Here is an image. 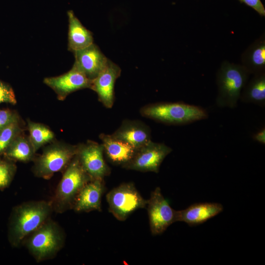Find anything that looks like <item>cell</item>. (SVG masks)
<instances>
[{
	"mask_svg": "<svg viewBox=\"0 0 265 265\" xmlns=\"http://www.w3.org/2000/svg\"><path fill=\"white\" fill-rule=\"evenodd\" d=\"M53 211L51 202L34 201L23 203L13 212L11 239L13 244L18 246L30 234L50 218Z\"/></svg>",
	"mask_w": 265,
	"mask_h": 265,
	"instance_id": "cell-1",
	"label": "cell"
},
{
	"mask_svg": "<svg viewBox=\"0 0 265 265\" xmlns=\"http://www.w3.org/2000/svg\"><path fill=\"white\" fill-rule=\"evenodd\" d=\"M250 75L241 64L222 62L216 73L217 106L231 108L236 107Z\"/></svg>",
	"mask_w": 265,
	"mask_h": 265,
	"instance_id": "cell-2",
	"label": "cell"
},
{
	"mask_svg": "<svg viewBox=\"0 0 265 265\" xmlns=\"http://www.w3.org/2000/svg\"><path fill=\"white\" fill-rule=\"evenodd\" d=\"M140 113L156 121L172 125L189 124L208 117L204 108L181 102L150 104L141 108Z\"/></svg>",
	"mask_w": 265,
	"mask_h": 265,
	"instance_id": "cell-3",
	"label": "cell"
},
{
	"mask_svg": "<svg viewBox=\"0 0 265 265\" xmlns=\"http://www.w3.org/2000/svg\"><path fill=\"white\" fill-rule=\"evenodd\" d=\"M65 233L60 226L49 218L30 234L23 242L38 263L54 258L63 247Z\"/></svg>",
	"mask_w": 265,
	"mask_h": 265,
	"instance_id": "cell-4",
	"label": "cell"
},
{
	"mask_svg": "<svg viewBox=\"0 0 265 265\" xmlns=\"http://www.w3.org/2000/svg\"><path fill=\"white\" fill-rule=\"evenodd\" d=\"M92 179L85 172L76 155L66 167L51 201L53 211L62 213L73 209L77 195Z\"/></svg>",
	"mask_w": 265,
	"mask_h": 265,
	"instance_id": "cell-5",
	"label": "cell"
},
{
	"mask_svg": "<svg viewBox=\"0 0 265 265\" xmlns=\"http://www.w3.org/2000/svg\"><path fill=\"white\" fill-rule=\"evenodd\" d=\"M109 212L118 220L123 221L134 211L146 208L145 199L132 182L123 183L106 195Z\"/></svg>",
	"mask_w": 265,
	"mask_h": 265,
	"instance_id": "cell-6",
	"label": "cell"
},
{
	"mask_svg": "<svg viewBox=\"0 0 265 265\" xmlns=\"http://www.w3.org/2000/svg\"><path fill=\"white\" fill-rule=\"evenodd\" d=\"M78 146L56 143L46 147L35 160L33 172L37 177L50 178L66 168L78 152Z\"/></svg>",
	"mask_w": 265,
	"mask_h": 265,
	"instance_id": "cell-7",
	"label": "cell"
},
{
	"mask_svg": "<svg viewBox=\"0 0 265 265\" xmlns=\"http://www.w3.org/2000/svg\"><path fill=\"white\" fill-rule=\"evenodd\" d=\"M146 208L153 236L162 234L175 222L176 211L170 206L169 200L163 196L159 187H157L151 192Z\"/></svg>",
	"mask_w": 265,
	"mask_h": 265,
	"instance_id": "cell-8",
	"label": "cell"
},
{
	"mask_svg": "<svg viewBox=\"0 0 265 265\" xmlns=\"http://www.w3.org/2000/svg\"><path fill=\"white\" fill-rule=\"evenodd\" d=\"M172 149L164 143L151 140L137 149L131 161L123 167L141 172L158 173L160 166Z\"/></svg>",
	"mask_w": 265,
	"mask_h": 265,
	"instance_id": "cell-9",
	"label": "cell"
},
{
	"mask_svg": "<svg viewBox=\"0 0 265 265\" xmlns=\"http://www.w3.org/2000/svg\"><path fill=\"white\" fill-rule=\"evenodd\" d=\"M102 144L88 141L78 146L77 155L82 167L93 179H104L110 173V169L104 158Z\"/></svg>",
	"mask_w": 265,
	"mask_h": 265,
	"instance_id": "cell-10",
	"label": "cell"
},
{
	"mask_svg": "<svg viewBox=\"0 0 265 265\" xmlns=\"http://www.w3.org/2000/svg\"><path fill=\"white\" fill-rule=\"evenodd\" d=\"M44 82L54 91L59 99L63 100L75 91L87 88L91 89L92 80L73 65L66 73L45 78Z\"/></svg>",
	"mask_w": 265,
	"mask_h": 265,
	"instance_id": "cell-11",
	"label": "cell"
},
{
	"mask_svg": "<svg viewBox=\"0 0 265 265\" xmlns=\"http://www.w3.org/2000/svg\"><path fill=\"white\" fill-rule=\"evenodd\" d=\"M120 68L111 60L92 80L91 89L95 91L99 101L107 108H111L114 101V84L121 75Z\"/></svg>",
	"mask_w": 265,
	"mask_h": 265,
	"instance_id": "cell-12",
	"label": "cell"
},
{
	"mask_svg": "<svg viewBox=\"0 0 265 265\" xmlns=\"http://www.w3.org/2000/svg\"><path fill=\"white\" fill-rule=\"evenodd\" d=\"M73 53L75 58L74 65L91 80L98 76L108 60L94 43Z\"/></svg>",
	"mask_w": 265,
	"mask_h": 265,
	"instance_id": "cell-13",
	"label": "cell"
},
{
	"mask_svg": "<svg viewBox=\"0 0 265 265\" xmlns=\"http://www.w3.org/2000/svg\"><path fill=\"white\" fill-rule=\"evenodd\" d=\"M106 190L104 179H93L81 189L73 209L78 212L102 211V198Z\"/></svg>",
	"mask_w": 265,
	"mask_h": 265,
	"instance_id": "cell-14",
	"label": "cell"
},
{
	"mask_svg": "<svg viewBox=\"0 0 265 265\" xmlns=\"http://www.w3.org/2000/svg\"><path fill=\"white\" fill-rule=\"evenodd\" d=\"M223 210V206L218 203H195L186 209L176 211L175 222L183 221L190 226H197L215 216Z\"/></svg>",
	"mask_w": 265,
	"mask_h": 265,
	"instance_id": "cell-15",
	"label": "cell"
},
{
	"mask_svg": "<svg viewBox=\"0 0 265 265\" xmlns=\"http://www.w3.org/2000/svg\"><path fill=\"white\" fill-rule=\"evenodd\" d=\"M137 150L151 140L150 128L137 120H124L120 127L111 134Z\"/></svg>",
	"mask_w": 265,
	"mask_h": 265,
	"instance_id": "cell-16",
	"label": "cell"
},
{
	"mask_svg": "<svg viewBox=\"0 0 265 265\" xmlns=\"http://www.w3.org/2000/svg\"><path fill=\"white\" fill-rule=\"evenodd\" d=\"M102 141L104 153L111 163L122 167L133 157L136 150L128 144L114 138L111 134L102 133L100 136Z\"/></svg>",
	"mask_w": 265,
	"mask_h": 265,
	"instance_id": "cell-17",
	"label": "cell"
},
{
	"mask_svg": "<svg viewBox=\"0 0 265 265\" xmlns=\"http://www.w3.org/2000/svg\"><path fill=\"white\" fill-rule=\"evenodd\" d=\"M241 65L250 74L265 72V36L263 34L252 43L241 56Z\"/></svg>",
	"mask_w": 265,
	"mask_h": 265,
	"instance_id": "cell-18",
	"label": "cell"
},
{
	"mask_svg": "<svg viewBox=\"0 0 265 265\" xmlns=\"http://www.w3.org/2000/svg\"><path fill=\"white\" fill-rule=\"evenodd\" d=\"M68 26V50L74 53L93 44L91 31L86 28L72 10L67 12Z\"/></svg>",
	"mask_w": 265,
	"mask_h": 265,
	"instance_id": "cell-19",
	"label": "cell"
},
{
	"mask_svg": "<svg viewBox=\"0 0 265 265\" xmlns=\"http://www.w3.org/2000/svg\"><path fill=\"white\" fill-rule=\"evenodd\" d=\"M247 82L240 95V100L246 103L265 106V72L253 75Z\"/></svg>",
	"mask_w": 265,
	"mask_h": 265,
	"instance_id": "cell-20",
	"label": "cell"
},
{
	"mask_svg": "<svg viewBox=\"0 0 265 265\" xmlns=\"http://www.w3.org/2000/svg\"><path fill=\"white\" fill-rule=\"evenodd\" d=\"M7 149L9 157L23 162L31 160L35 152L29 139L22 136H16Z\"/></svg>",
	"mask_w": 265,
	"mask_h": 265,
	"instance_id": "cell-21",
	"label": "cell"
},
{
	"mask_svg": "<svg viewBox=\"0 0 265 265\" xmlns=\"http://www.w3.org/2000/svg\"><path fill=\"white\" fill-rule=\"evenodd\" d=\"M29 140L35 152L54 138L53 132L46 126L28 121Z\"/></svg>",
	"mask_w": 265,
	"mask_h": 265,
	"instance_id": "cell-22",
	"label": "cell"
},
{
	"mask_svg": "<svg viewBox=\"0 0 265 265\" xmlns=\"http://www.w3.org/2000/svg\"><path fill=\"white\" fill-rule=\"evenodd\" d=\"M19 131L18 121L9 124L0 130V154L7 149L17 136Z\"/></svg>",
	"mask_w": 265,
	"mask_h": 265,
	"instance_id": "cell-23",
	"label": "cell"
},
{
	"mask_svg": "<svg viewBox=\"0 0 265 265\" xmlns=\"http://www.w3.org/2000/svg\"><path fill=\"white\" fill-rule=\"evenodd\" d=\"M15 168L14 166L0 161V188L8 186L11 181Z\"/></svg>",
	"mask_w": 265,
	"mask_h": 265,
	"instance_id": "cell-24",
	"label": "cell"
},
{
	"mask_svg": "<svg viewBox=\"0 0 265 265\" xmlns=\"http://www.w3.org/2000/svg\"><path fill=\"white\" fill-rule=\"evenodd\" d=\"M2 103L15 104L16 100L12 88L0 80V104Z\"/></svg>",
	"mask_w": 265,
	"mask_h": 265,
	"instance_id": "cell-25",
	"label": "cell"
},
{
	"mask_svg": "<svg viewBox=\"0 0 265 265\" xmlns=\"http://www.w3.org/2000/svg\"><path fill=\"white\" fill-rule=\"evenodd\" d=\"M17 121V116L13 112L8 110H0V130L9 124Z\"/></svg>",
	"mask_w": 265,
	"mask_h": 265,
	"instance_id": "cell-26",
	"label": "cell"
},
{
	"mask_svg": "<svg viewBox=\"0 0 265 265\" xmlns=\"http://www.w3.org/2000/svg\"><path fill=\"white\" fill-rule=\"evenodd\" d=\"M252 8L260 16H265V8L261 0H238Z\"/></svg>",
	"mask_w": 265,
	"mask_h": 265,
	"instance_id": "cell-27",
	"label": "cell"
},
{
	"mask_svg": "<svg viewBox=\"0 0 265 265\" xmlns=\"http://www.w3.org/2000/svg\"><path fill=\"white\" fill-rule=\"evenodd\" d=\"M253 139L263 144H265V127L261 129L253 136Z\"/></svg>",
	"mask_w": 265,
	"mask_h": 265,
	"instance_id": "cell-28",
	"label": "cell"
}]
</instances>
